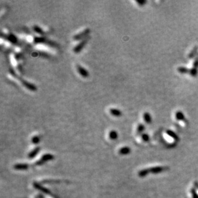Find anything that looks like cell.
Here are the masks:
<instances>
[{
    "label": "cell",
    "instance_id": "8992f818",
    "mask_svg": "<svg viewBox=\"0 0 198 198\" xmlns=\"http://www.w3.org/2000/svg\"><path fill=\"white\" fill-rule=\"evenodd\" d=\"M33 30L35 33H38V34L43 35L44 33L43 30H42L40 26H38V25H34V26H33Z\"/></svg>",
    "mask_w": 198,
    "mask_h": 198
},
{
    "label": "cell",
    "instance_id": "277c9868",
    "mask_svg": "<svg viewBox=\"0 0 198 198\" xmlns=\"http://www.w3.org/2000/svg\"><path fill=\"white\" fill-rule=\"evenodd\" d=\"M76 69H77L79 74H80L83 78H87L89 76V71L87 69H85L83 66H80V65L79 64H77L76 65Z\"/></svg>",
    "mask_w": 198,
    "mask_h": 198
},
{
    "label": "cell",
    "instance_id": "7a4b0ae2",
    "mask_svg": "<svg viewBox=\"0 0 198 198\" xmlns=\"http://www.w3.org/2000/svg\"><path fill=\"white\" fill-rule=\"evenodd\" d=\"M90 33V30L89 28H85L81 32H79L77 34H75L73 36V39L75 40H83V39H86L87 37L89 36V33Z\"/></svg>",
    "mask_w": 198,
    "mask_h": 198
},
{
    "label": "cell",
    "instance_id": "52a82bcc",
    "mask_svg": "<svg viewBox=\"0 0 198 198\" xmlns=\"http://www.w3.org/2000/svg\"><path fill=\"white\" fill-rule=\"evenodd\" d=\"M6 38L7 39H8V40L10 41V42H11L12 43H14V44H15L17 43V42H18V39H17L16 37L14 36V35L12 34H9L8 35H6Z\"/></svg>",
    "mask_w": 198,
    "mask_h": 198
},
{
    "label": "cell",
    "instance_id": "ba28073f",
    "mask_svg": "<svg viewBox=\"0 0 198 198\" xmlns=\"http://www.w3.org/2000/svg\"><path fill=\"white\" fill-rule=\"evenodd\" d=\"M117 136H118L117 133L116 131H115V130H111V131L109 132V137L110 139H112V140L116 139V138H117Z\"/></svg>",
    "mask_w": 198,
    "mask_h": 198
},
{
    "label": "cell",
    "instance_id": "9c48e42d",
    "mask_svg": "<svg viewBox=\"0 0 198 198\" xmlns=\"http://www.w3.org/2000/svg\"><path fill=\"white\" fill-rule=\"evenodd\" d=\"M144 120H145V121L146 123H149L151 121V117H150V115H149V114H148V113L145 112L144 113Z\"/></svg>",
    "mask_w": 198,
    "mask_h": 198
},
{
    "label": "cell",
    "instance_id": "6da1fadb",
    "mask_svg": "<svg viewBox=\"0 0 198 198\" xmlns=\"http://www.w3.org/2000/svg\"><path fill=\"white\" fill-rule=\"evenodd\" d=\"M10 73L12 75H13L15 78H18V80L21 81V83H22V85L25 87V88L28 89V90H31V91H35V90H37V87L34 84H33V83H30V82L26 81V80H23V79L19 78V76L17 75L16 73H15V72L14 71L13 69H10Z\"/></svg>",
    "mask_w": 198,
    "mask_h": 198
},
{
    "label": "cell",
    "instance_id": "30bf717a",
    "mask_svg": "<svg viewBox=\"0 0 198 198\" xmlns=\"http://www.w3.org/2000/svg\"><path fill=\"white\" fill-rule=\"evenodd\" d=\"M130 151V148H127V147H124V148H121V150H120L119 152L121 153V154H126L129 152Z\"/></svg>",
    "mask_w": 198,
    "mask_h": 198
},
{
    "label": "cell",
    "instance_id": "5b68a950",
    "mask_svg": "<svg viewBox=\"0 0 198 198\" xmlns=\"http://www.w3.org/2000/svg\"><path fill=\"white\" fill-rule=\"evenodd\" d=\"M110 114L114 117H120L122 115V112L117 108H112L109 110Z\"/></svg>",
    "mask_w": 198,
    "mask_h": 198
},
{
    "label": "cell",
    "instance_id": "3957f363",
    "mask_svg": "<svg viewBox=\"0 0 198 198\" xmlns=\"http://www.w3.org/2000/svg\"><path fill=\"white\" fill-rule=\"evenodd\" d=\"M88 42V38H86V39L81 40L78 44L77 45H76L75 47L73 48V51L75 53H78L83 49V48L85 47V46L86 45V44Z\"/></svg>",
    "mask_w": 198,
    "mask_h": 198
},
{
    "label": "cell",
    "instance_id": "8fae6325",
    "mask_svg": "<svg viewBox=\"0 0 198 198\" xmlns=\"http://www.w3.org/2000/svg\"><path fill=\"white\" fill-rule=\"evenodd\" d=\"M40 139H39V137L38 136H34L32 138V142L34 144H37L39 142Z\"/></svg>",
    "mask_w": 198,
    "mask_h": 198
}]
</instances>
